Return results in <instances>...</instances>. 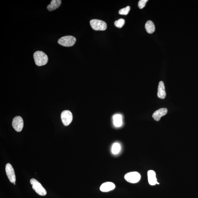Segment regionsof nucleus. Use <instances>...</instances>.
<instances>
[{"label": "nucleus", "instance_id": "nucleus-1", "mask_svg": "<svg viewBox=\"0 0 198 198\" xmlns=\"http://www.w3.org/2000/svg\"><path fill=\"white\" fill-rule=\"evenodd\" d=\"M33 58L35 63L38 66H43L47 64L48 57L45 53L42 51H36L33 54Z\"/></svg>", "mask_w": 198, "mask_h": 198}, {"label": "nucleus", "instance_id": "nucleus-2", "mask_svg": "<svg viewBox=\"0 0 198 198\" xmlns=\"http://www.w3.org/2000/svg\"><path fill=\"white\" fill-rule=\"evenodd\" d=\"M30 183L32 185V188L36 193L41 196L46 195L47 192L42 186L41 184L37 180L32 178L30 180Z\"/></svg>", "mask_w": 198, "mask_h": 198}, {"label": "nucleus", "instance_id": "nucleus-3", "mask_svg": "<svg viewBox=\"0 0 198 198\" xmlns=\"http://www.w3.org/2000/svg\"><path fill=\"white\" fill-rule=\"evenodd\" d=\"M76 42L75 37L67 36L62 37L58 40V43L65 47H71L75 45Z\"/></svg>", "mask_w": 198, "mask_h": 198}, {"label": "nucleus", "instance_id": "nucleus-4", "mask_svg": "<svg viewBox=\"0 0 198 198\" xmlns=\"http://www.w3.org/2000/svg\"><path fill=\"white\" fill-rule=\"evenodd\" d=\"M90 24L93 29L95 31H105L107 28L106 23L99 19H92L90 21Z\"/></svg>", "mask_w": 198, "mask_h": 198}, {"label": "nucleus", "instance_id": "nucleus-5", "mask_svg": "<svg viewBox=\"0 0 198 198\" xmlns=\"http://www.w3.org/2000/svg\"><path fill=\"white\" fill-rule=\"evenodd\" d=\"M125 180L128 183H135L140 181L141 176L139 172L134 171V172L127 173L125 175Z\"/></svg>", "mask_w": 198, "mask_h": 198}, {"label": "nucleus", "instance_id": "nucleus-6", "mask_svg": "<svg viewBox=\"0 0 198 198\" xmlns=\"http://www.w3.org/2000/svg\"><path fill=\"white\" fill-rule=\"evenodd\" d=\"M61 119L63 125L68 126L72 122L73 119V116L70 111H63L61 114Z\"/></svg>", "mask_w": 198, "mask_h": 198}, {"label": "nucleus", "instance_id": "nucleus-7", "mask_svg": "<svg viewBox=\"0 0 198 198\" xmlns=\"http://www.w3.org/2000/svg\"><path fill=\"white\" fill-rule=\"evenodd\" d=\"M12 126L17 132H21L24 127L23 120L21 117L17 116L13 118Z\"/></svg>", "mask_w": 198, "mask_h": 198}, {"label": "nucleus", "instance_id": "nucleus-8", "mask_svg": "<svg viewBox=\"0 0 198 198\" xmlns=\"http://www.w3.org/2000/svg\"><path fill=\"white\" fill-rule=\"evenodd\" d=\"M5 171L8 179L12 183H15L16 177L15 171L11 164L8 163L5 167Z\"/></svg>", "mask_w": 198, "mask_h": 198}, {"label": "nucleus", "instance_id": "nucleus-9", "mask_svg": "<svg viewBox=\"0 0 198 198\" xmlns=\"http://www.w3.org/2000/svg\"><path fill=\"white\" fill-rule=\"evenodd\" d=\"M167 109L166 108H162L155 111L152 115V117L155 121H159L162 117L165 115L167 113Z\"/></svg>", "mask_w": 198, "mask_h": 198}, {"label": "nucleus", "instance_id": "nucleus-10", "mask_svg": "<svg viewBox=\"0 0 198 198\" xmlns=\"http://www.w3.org/2000/svg\"><path fill=\"white\" fill-rule=\"evenodd\" d=\"M115 188V185L114 183L112 182H106L101 186L100 190L102 192H107L114 189Z\"/></svg>", "mask_w": 198, "mask_h": 198}, {"label": "nucleus", "instance_id": "nucleus-11", "mask_svg": "<svg viewBox=\"0 0 198 198\" xmlns=\"http://www.w3.org/2000/svg\"><path fill=\"white\" fill-rule=\"evenodd\" d=\"M148 183L151 185L157 184V183L156 173L154 171L150 170L148 171Z\"/></svg>", "mask_w": 198, "mask_h": 198}, {"label": "nucleus", "instance_id": "nucleus-12", "mask_svg": "<svg viewBox=\"0 0 198 198\" xmlns=\"http://www.w3.org/2000/svg\"><path fill=\"white\" fill-rule=\"evenodd\" d=\"M166 96V93L164 83L162 81H160L159 83L157 96L159 98L164 99L165 98Z\"/></svg>", "mask_w": 198, "mask_h": 198}, {"label": "nucleus", "instance_id": "nucleus-13", "mask_svg": "<svg viewBox=\"0 0 198 198\" xmlns=\"http://www.w3.org/2000/svg\"><path fill=\"white\" fill-rule=\"evenodd\" d=\"M61 4V0H52L51 1L50 4L48 5L47 9L49 11H53L59 8Z\"/></svg>", "mask_w": 198, "mask_h": 198}, {"label": "nucleus", "instance_id": "nucleus-14", "mask_svg": "<svg viewBox=\"0 0 198 198\" xmlns=\"http://www.w3.org/2000/svg\"><path fill=\"white\" fill-rule=\"evenodd\" d=\"M113 123L115 126L119 127L123 124L122 116L120 114H116L113 116Z\"/></svg>", "mask_w": 198, "mask_h": 198}, {"label": "nucleus", "instance_id": "nucleus-15", "mask_svg": "<svg viewBox=\"0 0 198 198\" xmlns=\"http://www.w3.org/2000/svg\"><path fill=\"white\" fill-rule=\"evenodd\" d=\"M145 28L147 32L149 34L152 33L155 30V25L151 21H148L146 22Z\"/></svg>", "mask_w": 198, "mask_h": 198}, {"label": "nucleus", "instance_id": "nucleus-16", "mask_svg": "<svg viewBox=\"0 0 198 198\" xmlns=\"http://www.w3.org/2000/svg\"><path fill=\"white\" fill-rule=\"evenodd\" d=\"M121 146L119 143L116 142L114 143L112 145L111 148V152L113 155H116L118 154L121 152Z\"/></svg>", "mask_w": 198, "mask_h": 198}, {"label": "nucleus", "instance_id": "nucleus-17", "mask_svg": "<svg viewBox=\"0 0 198 198\" xmlns=\"http://www.w3.org/2000/svg\"><path fill=\"white\" fill-rule=\"evenodd\" d=\"M125 21L124 19H120L115 21L114 23V25L118 28H121L124 25Z\"/></svg>", "mask_w": 198, "mask_h": 198}, {"label": "nucleus", "instance_id": "nucleus-18", "mask_svg": "<svg viewBox=\"0 0 198 198\" xmlns=\"http://www.w3.org/2000/svg\"><path fill=\"white\" fill-rule=\"evenodd\" d=\"M130 6H128L122 9L118 12L120 15H128L130 12Z\"/></svg>", "mask_w": 198, "mask_h": 198}, {"label": "nucleus", "instance_id": "nucleus-19", "mask_svg": "<svg viewBox=\"0 0 198 198\" xmlns=\"http://www.w3.org/2000/svg\"><path fill=\"white\" fill-rule=\"evenodd\" d=\"M148 1V0H140L139 1L138 4L139 8L142 9L144 8Z\"/></svg>", "mask_w": 198, "mask_h": 198}, {"label": "nucleus", "instance_id": "nucleus-20", "mask_svg": "<svg viewBox=\"0 0 198 198\" xmlns=\"http://www.w3.org/2000/svg\"><path fill=\"white\" fill-rule=\"evenodd\" d=\"M15 183H14V185H15Z\"/></svg>", "mask_w": 198, "mask_h": 198}]
</instances>
